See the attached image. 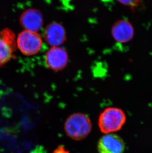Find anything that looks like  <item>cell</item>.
<instances>
[{
  "label": "cell",
  "instance_id": "6da1fadb",
  "mask_svg": "<svg viewBox=\"0 0 152 153\" xmlns=\"http://www.w3.org/2000/svg\"><path fill=\"white\" fill-rule=\"evenodd\" d=\"M91 120L86 114L75 113L69 116L64 124V130L68 137L75 140L85 138L91 130Z\"/></svg>",
  "mask_w": 152,
  "mask_h": 153
},
{
  "label": "cell",
  "instance_id": "7a4b0ae2",
  "mask_svg": "<svg viewBox=\"0 0 152 153\" xmlns=\"http://www.w3.org/2000/svg\"><path fill=\"white\" fill-rule=\"evenodd\" d=\"M126 119L125 114L122 109L110 107L101 113L98 119V126L102 133H112L121 130Z\"/></svg>",
  "mask_w": 152,
  "mask_h": 153
},
{
  "label": "cell",
  "instance_id": "3957f363",
  "mask_svg": "<svg viewBox=\"0 0 152 153\" xmlns=\"http://www.w3.org/2000/svg\"><path fill=\"white\" fill-rule=\"evenodd\" d=\"M43 39L38 32L24 30L17 37L16 44L20 52L25 56H33L40 51Z\"/></svg>",
  "mask_w": 152,
  "mask_h": 153
},
{
  "label": "cell",
  "instance_id": "277c9868",
  "mask_svg": "<svg viewBox=\"0 0 152 153\" xmlns=\"http://www.w3.org/2000/svg\"><path fill=\"white\" fill-rule=\"evenodd\" d=\"M16 42L13 31L8 28L0 31V67L13 58Z\"/></svg>",
  "mask_w": 152,
  "mask_h": 153
},
{
  "label": "cell",
  "instance_id": "5b68a950",
  "mask_svg": "<svg viewBox=\"0 0 152 153\" xmlns=\"http://www.w3.org/2000/svg\"><path fill=\"white\" fill-rule=\"evenodd\" d=\"M68 62V55L64 48L61 47H52L45 55L46 67L55 71L63 70Z\"/></svg>",
  "mask_w": 152,
  "mask_h": 153
},
{
  "label": "cell",
  "instance_id": "8992f818",
  "mask_svg": "<svg viewBox=\"0 0 152 153\" xmlns=\"http://www.w3.org/2000/svg\"><path fill=\"white\" fill-rule=\"evenodd\" d=\"M97 150L99 153H123L125 151V142L117 135L106 134L99 140Z\"/></svg>",
  "mask_w": 152,
  "mask_h": 153
},
{
  "label": "cell",
  "instance_id": "52a82bcc",
  "mask_svg": "<svg viewBox=\"0 0 152 153\" xmlns=\"http://www.w3.org/2000/svg\"><path fill=\"white\" fill-rule=\"evenodd\" d=\"M111 34L116 41L125 43L134 37V29L128 20L122 19L117 20L112 26Z\"/></svg>",
  "mask_w": 152,
  "mask_h": 153
},
{
  "label": "cell",
  "instance_id": "ba28073f",
  "mask_svg": "<svg viewBox=\"0 0 152 153\" xmlns=\"http://www.w3.org/2000/svg\"><path fill=\"white\" fill-rule=\"evenodd\" d=\"M43 16L40 11L35 9H29L22 13L20 24L24 30L38 32L43 25Z\"/></svg>",
  "mask_w": 152,
  "mask_h": 153
},
{
  "label": "cell",
  "instance_id": "9c48e42d",
  "mask_svg": "<svg viewBox=\"0 0 152 153\" xmlns=\"http://www.w3.org/2000/svg\"><path fill=\"white\" fill-rule=\"evenodd\" d=\"M44 37L52 47H59L66 40V31L60 23L52 22L46 26Z\"/></svg>",
  "mask_w": 152,
  "mask_h": 153
},
{
  "label": "cell",
  "instance_id": "30bf717a",
  "mask_svg": "<svg viewBox=\"0 0 152 153\" xmlns=\"http://www.w3.org/2000/svg\"><path fill=\"white\" fill-rule=\"evenodd\" d=\"M120 3L125 6L131 7H136L139 4L141 0H118Z\"/></svg>",
  "mask_w": 152,
  "mask_h": 153
},
{
  "label": "cell",
  "instance_id": "8fae6325",
  "mask_svg": "<svg viewBox=\"0 0 152 153\" xmlns=\"http://www.w3.org/2000/svg\"><path fill=\"white\" fill-rule=\"evenodd\" d=\"M53 153H69V152L63 146H59L53 151Z\"/></svg>",
  "mask_w": 152,
  "mask_h": 153
},
{
  "label": "cell",
  "instance_id": "7c38bea8",
  "mask_svg": "<svg viewBox=\"0 0 152 153\" xmlns=\"http://www.w3.org/2000/svg\"><path fill=\"white\" fill-rule=\"evenodd\" d=\"M104 1H110V0H103Z\"/></svg>",
  "mask_w": 152,
  "mask_h": 153
}]
</instances>
